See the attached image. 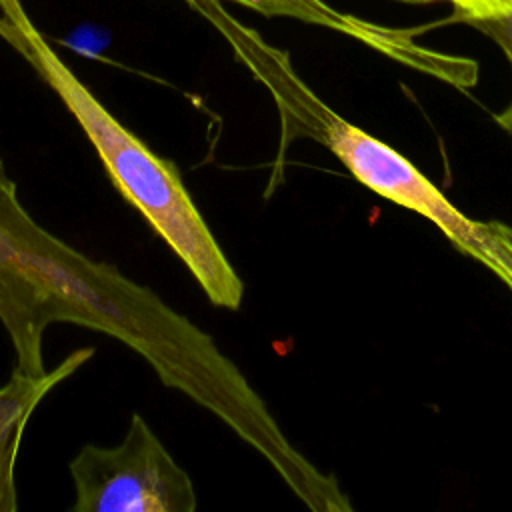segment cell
I'll return each instance as SVG.
<instances>
[{"label":"cell","mask_w":512,"mask_h":512,"mask_svg":"<svg viewBox=\"0 0 512 512\" xmlns=\"http://www.w3.org/2000/svg\"><path fill=\"white\" fill-rule=\"evenodd\" d=\"M0 38L78 122L110 182L184 262L214 306L236 310L244 284L188 194L180 170L128 130L68 68L20 0H0Z\"/></svg>","instance_id":"cell-1"},{"label":"cell","mask_w":512,"mask_h":512,"mask_svg":"<svg viewBox=\"0 0 512 512\" xmlns=\"http://www.w3.org/2000/svg\"><path fill=\"white\" fill-rule=\"evenodd\" d=\"M296 120L310 124L312 134L358 182L434 222L458 250L484 264L512 292V226L464 216L408 158L340 118L312 90L298 100Z\"/></svg>","instance_id":"cell-2"},{"label":"cell","mask_w":512,"mask_h":512,"mask_svg":"<svg viewBox=\"0 0 512 512\" xmlns=\"http://www.w3.org/2000/svg\"><path fill=\"white\" fill-rule=\"evenodd\" d=\"M72 512H194L188 472L134 412L116 446L84 444L70 460Z\"/></svg>","instance_id":"cell-3"},{"label":"cell","mask_w":512,"mask_h":512,"mask_svg":"<svg viewBox=\"0 0 512 512\" xmlns=\"http://www.w3.org/2000/svg\"><path fill=\"white\" fill-rule=\"evenodd\" d=\"M264 16L294 18L306 24L322 26L346 34L380 54L412 66L420 72L440 76L446 82L468 86L474 84L476 64L468 58L442 54L416 42L420 28H392L368 22L354 14L342 12L326 0H232Z\"/></svg>","instance_id":"cell-4"},{"label":"cell","mask_w":512,"mask_h":512,"mask_svg":"<svg viewBox=\"0 0 512 512\" xmlns=\"http://www.w3.org/2000/svg\"><path fill=\"white\" fill-rule=\"evenodd\" d=\"M92 356V346L72 350L60 364L38 376L14 368L8 382L0 386V512L18 510L16 460L28 420L38 404Z\"/></svg>","instance_id":"cell-5"},{"label":"cell","mask_w":512,"mask_h":512,"mask_svg":"<svg viewBox=\"0 0 512 512\" xmlns=\"http://www.w3.org/2000/svg\"><path fill=\"white\" fill-rule=\"evenodd\" d=\"M404 4H430L446 2L452 8V20L474 24L512 12V0H396Z\"/></svg>","instance_id":"cell-6"},{"label":"cell","mask_w":512,"mask_h":512,"mask_svg":"<svg viewBox=\"0 0 512 512\" xmlns=\"http://www.w3.org/2000/svg\"><path fill=\"white\" fill-rule=\"evenodd\" d=\"M470 26L478 28V30L484 32L488 38H492V40L498 44V48L502 50V54L506 56V60H508V64H510V68H512V12H508V14H504V16H498V18L480 20V22H474V24H470ZM494 118H496V122H498L504 130L512 132V98H510V102H508Z\"/></svg>","instance_id":"cell-7"}]
</instances>
